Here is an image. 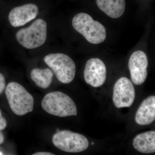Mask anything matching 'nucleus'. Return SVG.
Masks as SVG:
<instances>
[{"instance_id": "9d476101", "label": "nucleus", "mask_w": 155, "mask_h": 155, "mask_svg": "<svg viewBox=\"0 0 155 155\" xmlns=\"http://www.w3.org/2000/svg\"><path fill=\"white\" fill-rule=\"evenodd\" d=\"M38 11V7L33 4H25L16 7L9 13V22L14 27L22 26L35 19Z\"/></svg>"}, {"instance_id": "0eeeda50", "label": "nucleus", "mask_w": 155, "mask_h": 155, "mask_svg": "<svg viewBox=\"0 0 155 155\" xmlns=\"http://www.w3.org/2000/svg\"><path fill=\"white\" fill-rule=\"evenodd\" d=\"M135 97V89L132 82L126 77H122L114 85L113 100L116 107H129Z\"/></svg>"}, {"instance_id": "f257e3e1", "label": "nucleus", "mask_w": 155, "mask_h": 155, "mask_svg": "<svg viewBox=\"0 0 155 155\" xmlns=\"http://www.w3.org/2000/svg\"><path fill=\"white\" fill-rule=\"evenodd\" d=\"M72 25L74 29L91 43L99 44L106 39L105 27L100 22L94 20L88 14L81 13L76 14L72 19Z\"/></svg>"}, {"instance_id": "7ed1b4c3", "label": "nucleus", "mask_w": 155, "mask_h": 155, "mask_svg": "<svg viewBox=\"0 0 155 155\" xmlns=\"http://www.w3.org/2000/svg\"><path fill=\"white\" fill-rule=\"evenodd\" d=\"M5 94L10 108L16 115L24 116L33 110V97L21 84L10 82L6 87Z\"/></svg>"}, {"instance_id": "f03ea898", "label": "nucleus", "mask_w": 155, "mask_h": 155, "mask_svg": "<svg viewBox=\"0 0 155 155\" xmlns=\"http://www.w3.org/2000/svg\"><path fill=\"white\" fill-rule=\"evenodd\" d=\"M41 107L48 113L59 117L77 116V107L69 96L61 91L48 94L41 102Z\"/></svg>"}, {"instance_id": "6ab92c4d", "label": "nucleus", "mask_w": 155, "mask_h": 155, "mask_svg": "<svg viewBox=\"0 0 155 155\" xmlns=\"http://www.w3.org/2000/svg\"><path fill=\"white\" fill-rule=\"evenodd\" d=\"M60 131V130H59V129H57V132H58V131Z\"/></svg>"}, {"instance_id": "6e6552de", "label": "nucleus", "mask_w": 155, "mask_h": 155, "mask_svg": "<svg viewBox=\"0 0 155 155\" xmlns=\"http://www.w3.org/2000/svg\"><path fill=\"white\" fill-rule=\"evenodd\" d=\"M148 60L144 52L137 51L130 56L128 62L131 80L136 85L144 83L147 76Z\"/></svg>"}, {"instance_id": "423d86ee", "label": "nucleus", "mask_w": 155, "mask_h": 155, "mask_svg": "<svg viewBox=\"0 0 155 155\" xmlns=\"http://www.w3.org/2000/svg\"><path fill=\"white\" fill-rule=\"evenodd\" d=\"M54 145L59 150L68 153H80L87 149L88 140L84 136L68 130L57 132L52 137Z\"/></svg>"}, {"instance_id": "aec40b11", "label": "nucleus", "mask_w": 155, "mask_h": 155, "mask_svg": "<svg viewBox=\"0 0 155 155\" xmlns=\"http://www.w3.org/2000/svg\"><path fill=\"white\" fill-rule=\"evenodd\" d=\"M94 144V142L92 143V145H93Z\"/></svg>"}, {"instance_id": "1a4fd4ad", "label": "nucleus", "mask_w": 155, "mask_h": 155, "mask_svg": "<svg viewBox=\"0 0 155 155\" xmlns=\"http://www.w3.org/2000/svg\"><path fill=\"white\" fill-rule=\"evenodd\" d=\"M84 80L87 84L94 87L102 85L107 78L104 63L98 58H92L87 62L84 72Z\"/></svg>"}, {"instance_id": "4468645a", "label": "nucleus", "mask_w": 155, "mask_h": 155, "mask_svg": "<svg viewBox=\"0 0 155 155\" xmlns=\"http://www.w3.org/2000/svg\"><path fill=\"white\" fill-rule=\"evenodd\" d=\"M30 76L37 86L40 88L46 89L52 82L54 72L49 68H35L31 70Z\"/></svg>"}, {"instance_id": "f8f14e48", "label": "nucleus", "mask_w": 155, "mask_h": 155, "mask_svg": "<svg viewBox=\"0 0 155 155\" xmlns=\"http://www.w3.org/2000/svg\"><path fill=\"white\" fill-rule=\"evenodd\" d=\"M96 3L101 10L114 19L121 17L125 11V0H96Z\"/></svg>"}, {"instance_id": "ddd939ff", "label": "nucleus", "mask_w": 155, "mask_h": 155, "mask_svg": "<svg viewBox=\"0 0 155 155\" xmlns=\"http://www.w3.org/2000/svg\"><path fill=\"white\" fill-rule=\"evenodd\" d=\"M133 146L137 150L143 153L155 152V131H147L140 134L133 140Z\"/></svg>"}, {"instance_id": "dca6fc26", "label": "nucleus", "mask_w": 155, "mask_h": 155, "mask_svg": "<svg viewBox=\"0 0 155 155\" xmlns=\"http://www.w3.org/2000/svg\"><path fill=\"white\" fill-rule=\"evenodd\" d=\"M7 122L6 119L3 117L2 111L0 110V130H4L7 127Z\"/></svg>"}, {"instance_id": "39448f33", "label": "nucleus", "mask_w": 155, "mask_h": 155, "mask_svg": "<svg viewBox=\"0 0 155 155\" xmlns=\"http://www.w3.org/2000/svg\"><path fill=\"white\" fill-rule=\"evenodd\" d=\"M47 25L41 19H37L27 28L17 31V41L23 47L29 49L36 48L44 44L47 39Z\"/></svg>"}, {"instance_id": "f3484780", "label": "nucleus", "mask_w": 155, "mask_h": 155, "mask_svg": "<svg viewBox=\"0 0 155 155\" xmlns=\"http://www.w3.org/2000/svg\"><path fill=\"white\" fill-rule=\"evenodd\" d=\"M52 153L47 152H37L33 154L32 155H54Z\"/></svg>"}, {"instance_id": "9b49d317", "label": "nucleus", "mask_w": 155, "mask_h": 155, "mask_svg": "<svg viewBox=\"0 0 155 155\" xmlns=\"http://www.w3.org/2000/svg\"><path fill=\"white\" fill-rule=\"evenodd\" d=\"M155 119V96H150L141 103L136 114L135 122L138 125H150Z\"/></svg>"}, {"instance_id": "a211bd4d", "label": "nucleus", "mask_w": 155, "mask_h": 155, "mask_svg": "<svg viewBox=\"0 0 155 155\" xmlns=\"http://www.w3.org/2000/svg\"><path fill=\"white\" fill-rule=\"evenodd\" d=\"M4 140H5L4 136L2 132L0 131V144H2L4 142Z\"/></svg>"}, {"instance_id": "2eb2a0df", "label": "nucleus", "mask_w": 155, "mask_h": 155, "mask_svg": "<svg viewBox=\"0 0 155 155\" xmlns=\"http://www.w3.org/2000/svg\"><path fill=\"white\" fill-rule=\"evenodd\" d=\"M6 81L5 76L2 73H0V95L2 93L5 88Z\"/></svg>"}, {"instance_id": "20e7f679", "label": "nucleus", "mask_w": 155, "mask_h": 155, "mask_svg": "<svg viewBox=\"0 0 155 155\" xmlns=\"http://www.w3.org/2000/svg\"><path fill=\"white\" fill-rule=\"evenodd\" d=\"M44 61L60 82L69 84L74 79L76 66L69 56L62 53L49 54L45 57Z\"/></svg>"}]
</instances>
